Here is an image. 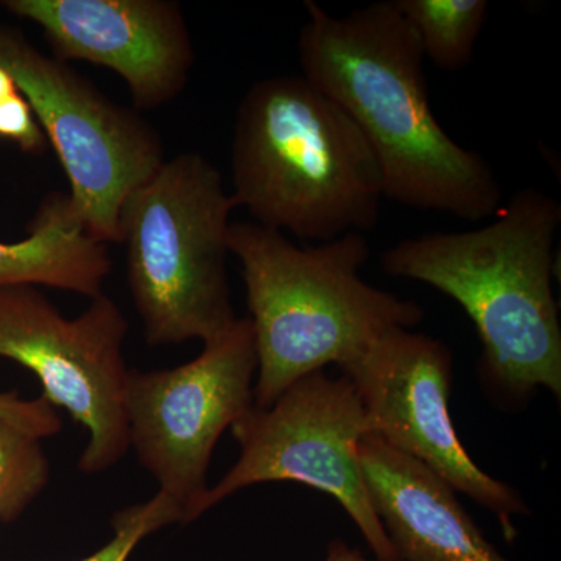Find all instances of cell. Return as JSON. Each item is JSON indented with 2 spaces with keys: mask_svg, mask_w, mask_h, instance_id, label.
Wrapping results in <instances>:
<instances>
[{
  "mask_svg": "<svg viewBox=\"0 0 561 561\" xmlns=\"http://www.w3.org/2000/svg\"><path fill=\"white\" fill-rule=\"evenodd\" d=\"M231 194L219 169L186 151L122 203L127 284L150 346L214 341L234 321L227 260Z\"/></svg>",
  "mask_w": 561,
  "mask_h": 561,
  "instance_id": "cell-5",
  "label": "cell"
},
{
  "mask_svg": "<svg viewBox=\"0 0 561 561\" xmlns=\"http://www.w3.org/2000/svg\"><path fill=\"white\" fill-rule=\"evenodd\" d=\"M494 221L394 243L382 271L459 302L481 339V376L508 405L538 389L561 394V328L552 290L561 205L537 187L513 194Z\"/></svg>",
  "mask_w": 561,
  "mask_h": 561,
  "instance_id": "cell-2",
  "label": "cell"
},
{
  "mask_svg": "<svg viewBox=\"0 0 561 561\" xmlns=\"http://www.w3.org/2000/svg\"><path fill=\"white\" fill-rule=\"evenodd\" d=\"M257 353L254 408L267 409L291 383L359 356L387 332L423 320L419 302L362 278L370 243L360 232L298 247L254 221L230 228Z\"/></svg>",
  "mask_w": 561,
  "mask_h": 561,
  "instance_id": "cell-4",
  "label": "cell"
},
{
  "mask_svg": "<svg viewBox=\"0 0 561 561\" xmlns=\"http://www.w3.org/2000/svg\"><path fill=\"white\" fill-rule=\"evenodd\" d=\"M181 519L180 508L158 491L151 500L117 512L111 519L114 537L98 552L79 561H128L144 538L162 527L181 524Z\"/></svg>",
  "mask_w": 561,
  "mask_h": 561,
  "instance_id": "cell-16",
  "label": "cell"
},
{
  "mask_svg": "<svg viewBox=\"0 0 561 561\" xmlns=\"http://www.w3.org/2000/svg\"><path fill=\"white\" fill-rule=\"evenodd\" d=\"M419 36L424 58L445 70H461L472 60L489 14L486 0H397Z\"/></svg>",
  "mask_w": 561,
  "mask_h": 561,
  "instance_id": "cell-14",
  "label": "cell"
},
{
  "mask_svg": "<svg viewBox=\"0 0 561 561\" xmlns=\"http://www.w3.org/2000/svg\"><path fill=\"white\" fill-rule=\"evenodd\" d=\"M341 368L359 394L371 434L493 513L504 537L515 540L513 516L530 515L529 505L481 470L461 445L449 415L453 354L445 343L398 328Z\"/></svg>",
  "mask_w": 561,
  "mask_h": 561,
  "instance_id": "cell-10",
  "label": "cell"
},
{
  "mask_svg": "<svg viewBox=\"0 0 561 561\" xmlns=\"http://www.w3.org/2000/svg\"><path fill=\"white\" fill-rule=\"evenodd\" d=\"M256 342L249 317L194 360L164 370L128 373V440L160 493L180 508L181 524L198 519L214 448L254 405Z\"/></svg>",
  "mask_w": 561,
  "mask_h": 561,
  "instance_id": "cell-8",
  "label": "cell"
},
{
  "mask_svg": "<svg viewBox=\"0 0 561 561\" xmlns=\"http://www.w3.org/2000/svg\"><path fill=\"white\" fill-rule=\"evenodd\" d=\"M298 38L305 79L359 127L382 172L386 198L481 221L502 208L500 181L432 113L419 36L397 0L334 16L305 3Z\"/></svg>",
  "mask_w": 561,
  "mask_h": 561,
  "instance_id": "cell-1",
  "label": "cell"
},
{
  "mask_svg": "<svg viewBox=\"0 0 561 561\" xmlns=\"http://www.w3.org/2000/svg\"><path fill=\"white\" fill-rule=\"evenodd\" d=\"M231 173L236 208L305 241L371 230L386 198L381 168L359 127L302 76L268 77L245 92Z\"/></svg>",
  "mask_w": 561,
  "mask_h": 561,
  "instance_id": "cell-3",
  "label": "cell"
},
{
  "mask_svg": "<svg viewBox=\"0 0 561 561\" xmlns=\"http://www.w3.org/2000/svg\"><path fill=\"white\" fill-rule=\"evenodd\" d=\"M0 66L54 147L84 230L105 245L119 243L122 203L165 160L160 135L135 110L117 105L68 62L47 57L3 24Z\"/></svg>",
  "mask_w": 561,
  "mask_h": 561,
  "instance_id": "cell-6",
  "label": "cell"
},
{
  "mask_svg": "<svg viewBox=\"0 0 561 561\" xmlns=\"http://www.w3.org/2000/svg\"><path fill=\"white\" fill-rule=\"evenodd\" d=\"M124 312L105 294L66 319L38 287L0 289V357L38 378L44 400L88 432L79 470L101 474L130 449Z\"/></svg>",
  "mask_w": 561,
  "mask_h": 561,
  "instance_id": "cell-9",
  "label": "cell"
},
{
  "mask_svg": "<svg viewBox=\"0 0 561 561\" xmlns=\"http://www.w3.org/2000/svg\"><path fill=\"white\" fill-rule=\"evenodd\" d=\"M38 25L54 57L113 70L136 110L175 101L190 83L194 41L175 0H2Z\"/></svg>",
  "mask_w": 561,
  "mask_h": 561,
  "instance_id": "cell-11",
  "label": "cell"
},
{
  "mask_svg": "<svg viewBox=\"0 0 561 561\" xmlns=\"http://www.w3.org/2000/svg\"><path fill=\"white\" fill-rule=\"evenodd\" d=\"M359 461L373 511L401 561H508L426 465L375 434L360 442Z\"/></svg>",
  "mask_w": 561,
  "mask_h": 561,
  "instance_id": "cell-12",
  "label": "cell"
},
{
  "mask_svg": "<svg viewBox=\"0 0 561 561\" xmlns=\"http://www.w3.org/2000/svg\"><path fill=\"white\" fill-rule=\"evenodd\" d=\"M31 234L0 241V289L46 286L99 297L111 273L108 245L92 239L69 192H51L32 220Z\"/></svg>",
  "mask_w": 561,
  "mask_h": 561,
  "instance_id": "cell-13",
  "label": "cell"
},
{
  "mask_svg": "<svg viewBox=\"0 0 561 561\" xmlns=\"http://www.w3.org/2000/svg\"><path fill=\"white\" fill-rule=\"evenodd\" d=\"M0 421L21 427L39 440L54 437L62 430L58 409L43 397L22 398L18 390L0 391Z\"/></svg>",
  "mask_w": 561,
  "mask_h": 561,
  "instance_id": "cell-17",
  "label": "cell"
},
{
  "mask_svg": "<svg viewBox=\"0 0 561 561\" xmlns=\"http://www.w3.org/2000/svg\"><path fill=\"white\" fill-rule=\"evenodd\" d=\"M18 91L20 90H18L16 83H14V79L11 77L9 70L0 66V101Z\"/></svg>",
  "mask_w": 561,
  "mask_h": 561,
  "instance_id": "cell-20",
  "label": "cell"
},
{
  "mask_svg": "<svg viewBox=\"0 0 561 561\" xmlns=\"http://www.w3.org/2000/svg\"><path fill=\"white\" fill-rule=\"evenodd\" d=\"M323 561H370L359 551L351 548L343 540H332L327 548Z\"/></svg>",
  "mask_w": 561,
  "mask_h": 561,
  "instance_id": "cell-19",
  "label": "cell"
},
{
  "mask_svg": "<svg viewBox=\"0 0 561 561\" xmlns=\"http://www.w3.org/2000/svg\"><path fill=\"white\" fill-rule=\"evenodd\" d=\"M239 459L198 505L201 518L247 486L295 482L335 497L378 561H401L373 511L360 471L359 445L371 434L346 376L316 371L291 383L271 408H251L231 426Z\"/></svg>",
  "mask_w": 561,
  "mask_h": 561,
  "instance_id": "cell-7",
  "label": "cell"
},
{
  "mask_svg": "<svg viewBox=\"0 0 561 561\" xmlns=\"http://www.w3.org/2000/svg\"><path fill=\"white\" fill-rule=\"evenodd\" d=\"M0 139L10 140L28 154H43L49 147L46 133L21 91L0 101Z\"/></svg>",
  "mask_w": 561,
  "mask_h": 561,
  "instance_id": "cell-18",
  "label": "cell"
},
{
  "mask_svg": "<svg viewBox=\"0 0 561 561\" xmlns=\"http://www.w3.org/2000/svg\"><path fill=\"white\" fill-rule=\"evenodd\" d=\"M50 481L43 440L0 421V523H14L38 500Z\"/></svg>",
  "mask_w": 561,
  "mask_h": 561,
  "instance_id": "cell-15",
  "label": "cell"
}]
</instances>
